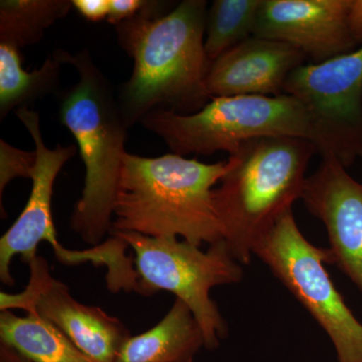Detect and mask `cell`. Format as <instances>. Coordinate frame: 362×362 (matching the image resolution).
I'll return each mask as SVG.
<instances>
[{"label": "cell", "mask_w": 362, "mask_h": 362, "mask_svg": "<svg viewBox=\"0 0 362 362\" xmlns=\"http://www.w3.org/2000/svg\"><path fill=\"white\" fill-rule=\"evenodd\" d=\"M148 1L144 9L116 25L117 39L133 59L132 75L121 86L119 105L129 128L154 111L195 113L209 100L206 78L211 63L204 51L207 2Z\"/></svg>", "instance_id": "cell-1"}, {"label": "cell", "mask_w": 362, "mask_h": 362, "mask_svg": "<svg viewBox=\"0 0 362 362\" xmlns=\"http://www.w3.org/2000/svg\"><path fill=\"white\" fill-rule=\"evenodd\" d=\"M228 168V161L207 164L175 153L152 158L126 152L111 232L181 237L199 247L223 240L213 192Z\"/></svg>", "instance_id": "cell-2"}, {"label": "cell", "mask_w": 362, "mask_h": 362, "mask_svg": "<svg viewBox=\"0 0 362 362\" xmlns=\"http://www.w3.org/2000/svg\"><path fill=\"white\" fill-rule=\"evenodd\" d=\"M316 145L292 137L257 138L230 154L214 202L226 246L242 265L303 194Z\"/></svg>", "instance_id": "cell-3"}, {"label": "cell", "mask_w": 362, "mask_h": 362, "mask_svg": "<svg viewBox=\"0 0 362 362\" xmlns=\"http://www.w3.org/2000/svg\"><path fill=\"white\" fill-rule=\"evenodd\" d=\"M54 54L78 75V82L62 95L59 105V120L75 137L85 165V185L71 226L86 244L98 247L113 225L128 127L110 81L87 49L76 54L59 49Z\"/></svg>", "instance_id": "cell-4"}, {"label": "cell", "mask_w": 362, "mask_h": 362, "mask_svg": "<svg viewBox=\"0 0 362 362\" xmlns=\"http://www.w3.org/2000/svg\"><path fill=\"white\" fill-rule=\"evenodd\" d=\"M140 123L180 156L230 154L257 138L292 137L314 143L321 156L335 157L345 168L352 165L337 136L291 95L213 98L195 113L154 111Z\"/></svg>", "instance_id": "cell-5"}, {"label": "cell", "mask_w": 362, "mask_h": 362, "mask_svg": "<svg viewBox=\"0 0 362 362\" xmlns=\"http://www.w3.org/2000/svg\"><path fill=\"white\" fill-rule=\"evenodd\" d=\"M134 251L139 293L160 290L173 293L187 305L201 326L204 347L218 349L228 332V324L211 300L216 286L237 284L244 277L242 264L225 240L211 245L206 252L177 238H151L132 232H111Z\"/></svg>", "instance_id": "cell-6"}, {"label": "cell", "mask_w": 362, "mask_h": 362, "mask_svg": "<svg viewBox=\"0 0 362 362\" xmlns=\"http://www.w3.org/2000/svg\"><path fill=\"white\" fill-rule=\"evenodd\" d=\"M254 255L325 331L338 362H362V324L326 270V264H332L329 250L314 246L305 238L292 209L257 245Z\"/></svg>", "instance_id": "cell-7"}, {"label": "cell", "mask_w": 362, "mask_h": 362, "mask_svg": "<svg viewBox=\"0 0 362 362\" xmlns=\"http://www.w3.org/2000/svg\"><path fill=\"white\" fill-rule=\"evenodd\" d=\"M16 114L32 136L37 164L32 176L33 188L28 204L16 223L0 239V280L4 284L13 286L11 265L14 257L20 256L21 261L28 265L37 258V247L45 240L52 245L62 264L78 265L90 261L95 265L109 267L111 254L106 245L88 251L76 252L62 247L57 239L52 211L54 181L66 162L75 156L77 151L75 145L59 144L56 148H49L40 132L39 113L23 107Z\"/></svg>", "instance_id": "cell-8"}, {"label": "cell", "mask_w": 362, "mask_h": 362, "mask_svg": "<svg viewBox=\"0 0 362 362\" xmlns=\"http://www.w3.org/2000/svg\"><path fill=\"white\" fill-rule=\"evenodd\" d=\"M30 267V281L20 294L1 292L0 311L23 309L58 327L95 362H115L129 331L118 318L99 307L87 306L71 295L68 286L49 273L47 259L37 256Z\"/></svg>", "instance_id": "cell-9"}, {"label": "cell", "mask_w": 362, "mask_h": 362, "mask_svg": "<svg viewBox=\"0 0 362 362\" xmlns=\"http://www.w3.org/2000/svg\"><path fill=\"white\" fill-rule=\"evenodd\" d=\"M337 136L351 164L362 158V47L293 71L284 86Z\"/></svg>", "instance_id": "cell-10"}, {"label": "cell", "mask_w": 362, "mask_h": 362, "mask_svg": "<svg viewBox=\"0 0 362 362\" xmlns=\"http://www.w3.org/2000/svg\"><path fill=\"white\" fill-rule=\"evenodd\" d=\"M301 199L325 226L332 264L362 292V182L335 157H322Z\"/></svg>", "instance_id": "cell-11"}, {"label": "cell", "mask_w": 362, "mask_h": 362, "mask_svg": "<svg viewBox=\"0 0 362 362\" xmlns=\"http://www.w3.org/2000/svg\"><path fill=\"white\" fill-rule=\"evenodd\" d=\"M350 0H262L255 37L296 47L313 64L356 51Z\"/></svg>", "instance_id": "cell-12"}, {"label": "cell", "mask_w": 362, "mask_h": 362, "mask_svg": "<svg viewBox=\"0 0 362 362\" xmlns=\"http://www.w3.org/2000/svg\"><path fill=\"white\" fill-rule=\"evenodd\" d=\"M306 59L292 45L252 35L211 63L206 78L207 95L211 99L280 96L288 77Z\"/></svg>", "instance_id": "cell-13"}, {"label": "cell", "mask_w": 362, "mask_h": 362, "mask_svg": "<svg viewBox=\"0 0 362 362\" xmlns=\"http://www.w3.org/2000/svg\"><path fill=\"white\" fill-rule=\"evenodd\" d=\"M202 347L201 326L187 305L175 298L160 322L126 340L115 362H192Z\"/></svg>", "instance_id": "cell-14"}, {"label": "cell", "mask_w": 362, "mask_h": 362, "mask_svg": "<svg viewBox=\"0 0 362 362\" xmlns=\"http://www.w3.org/2000/svg\"><path fill=\"white\" fill-rule=\"evenodd\" d=\"M0 341L32 362H95L54 324L35 313L0 312Z\"/></svg>", "instance_id": "cell-15"}, {"label": "cell", "mask_w": 362, "mask_h": 362, "mask_svg": "<svg viewBox=\"0 0 362 362\" xmlns=\"http://www.w3.org/2000/svg\"><path fill=\"white\" fill-rule=\"evenodd\" d=\"M62 65L52 54L39 69L26 71L20 49L0 44V119L4 120L11 111L28 108L37 100L58 92Z\"/></svg>", "instance_id": "cell-16"}, {"label": "cell", "mask_w": 362, "mask_h": 362, "mask_svg": "<svg viewBox=\"0 0 362 362\" xmlns=\"http://www.w3.org/2000/svg\"><path fill=\"white\" fill-rule=\"evenodd\" d=\"M71 7V0H1L0 44L18 49L37 44Z\"/></svg>", "instance_id": "cell-17"}, {"label": "cell", "mask_w": 362, "mask_h": 362, "mask_svg": "<svg viewBox=\"0 0 362 362\" xmlns=\"http://www.w3.org/2000/svg\"><path fill=\"white\" fill-rule=\"evenodd\" d=\"M262 0H216L207 11L204 51L209 63L254 35Z\"/></svg>", "instance_id": "cell-18"}, {"label": "cell", "mask_w": 362, "mask_h": 362, "mask_svg": "<svg viewBox=\"0 0 362 362\" xmlns=\"http://www.w3.org/2000/svg\"><path fill=\"white\" fill-rule=\"evenodd\" d=\"M37 164L35 151H25L11 146L1 140L0 141V197L4 188L14 178H30Z\"/></svg>", "instance_id": "cell-19"}, {"label": "cell", "mask_w": 362, "mask_h": 362, "mask_svg": "<svg viewBox=\"0 0 362 362\" xmlns=\"http://www.w3.org/2000/svg\"><path fill=\"white\" fill-rule=\"evenodd\" d=\"M147 2V0H110L107 21L115 26L120 25L141 13Z\"/></svg>", "instance_id": "cell-20"}, {"label": "cell", "mask_w": 362, "mask_h": 362, "mask_svg": "<svg viewBox=\"0 0 362 362\" xmlns=\"http://www.w3.org/2000/svg\"><path fill=\"white\" fill-rule=\"evenodd\" d=\"M73 7L86 21L95 23L108 18L110 0H73Z\"/></svg>", "instance_id": "cell-21"}, {"label": "cell", "mask_w": 362, "mask_h": 362, "mask_svg": "<svg viewBox=\"0 0 362 362\" xmlns=\"http://www.w3.org/2000/svg\"><path fill=\"white\" fill-rule=\"evenodd\" d=\"M347 23L352 37L362 47V0H350Z\"/></svg>", "instance_id": "cell-22"}, {"label": "cell", "mask_w": 362, "mask_h": 362, "mask_svg": "<svg viewBox=\"0 0 362 362\" xmlns=\"http://www.w3.org/2000/svg\"><path fill=\"white\" fill-rule=\"evenodd\" d=\"M0 362H32L4 342L0 341Z\"/></svg>", "instance_id": "cell-23"}]
</instances>
